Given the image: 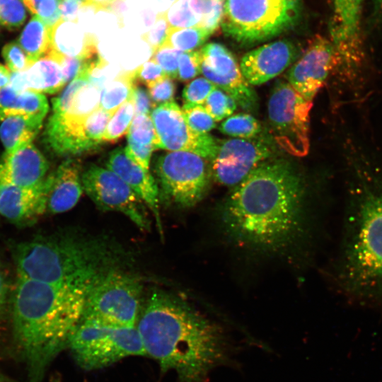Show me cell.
<instances>
[{
  "label": "cell",
  "mask_w": 382,
  "mask_h": 382,
  "mask_svg": "<svg viewBox=\"0 0 382 382\" xmlns=\"http://www.w3.org/2000/svg\"><path fill=\"white\" fill-rule=\"evenodd\" d=\"M306 187L288 161L269 158L236 185L220 209L225 232L242 246L280 250L299 235Z\"/></svg>",
  "instance_id": "obj_1"
},
{
  "label": "cell",
  "mask_w": 382,
  "mask_h": 382,
  "mask_svg": "<svg viewBox=\"0 0 382 382\" xmlns=\"http://www.w3.org/2000/svg\"><path fill=\"white\" fill-rule=\"evenodd\" d=\"M136 328L146 357L179 382H205L229 359L231 343L223 328L164 291L151 295Z\"/></svg>",
  "instance_id": "obj_2"
},
{
  "label": "cell",
  "mask_w": 382,
  "mask_h": 382,
  "mask_svg": "<svg viewBox=\"0 0 382 382\" xmlns=\"http://www.w3.org/2000/svg\"><path fill=\"white\" fill-rule=\"evenodd\" d=\"M91 289L52 284L17 277L12 296L14 344L28 382H41L81 323Z\"/></svg>",
  "instance_id": "obj_3"
},
{
  "label": "cell",
  "mask_w": 382,
  "mask_h": 382,
  "mask_svg": "<svg viewBox=\"0 0 382 382\" xmlns=\"http://www.w3.org/2000/svg\"><path fill=\"white\" fill-rule=\"evenodd\" d=\"M17 277L59 285L92 289L117 270L119 252L104 241L58 235L11 245Z\"/></svg>",
  "instance_id": "obj_4"
},
{
  "label": "cell",
  "mask_w": 382,
  "mask_h": 382,
  "mask_svg": "<svg viewBox=\"0 0 382 382\" xmlns=\"http://www.w3.org/2000/svg\"><path fill=\"white\" fill-rule=\"evenodd\" d=\"M352 188L340 262L348 291L382 297V179L363 176Z\"/></svg>",
  "instance_id": "obj_5"
},
{
  "label": "cell",
  "mask_w": 382,
  "mask_h": 382,
  "mask_svg": "<svg viewBox=\"0 0 382 382\" xmlns=\"http://www.w3.org/2000/svg\"><path fill=\"white\" fill-rule=\"evenodd\" d=\"M301 14V0H225L220 25L236 42L254 45L292 28Z\"/></svg>",
  "instance_id": "obj_6"
},
{
  "label": "cell",
  "mask_w": 382,
  "mask_h": 382,
  "mask_svg": "<svg viewBox=\"0 0 382 382\" xmlns=\"http://www.w3.org/2000/svg\"><path fill=\"white\" fill-rule=\"evenodd\" d=\"M67 348L77 365L86 371L103 369L129 357H146L136 327L86 320H81Z\"/></svg>",
  "instance_id": "obj_7"
},
{
  "label": "cell",
  "mask_w": 382,
  "mask_h": 382,
  "mask_svg": "<svg viewBox=\"0 0 382 382\" xmlns=\"http://www.w3.org/2000/svg\"><path fill=\"white\" fill-rule=\"evenodd\" d=\"M142 285L120 269L104 275L89 291L82 320L120 327H136L141 313Z\"/></svg>",
  "instance_id": "obj_8"
},
{
  "label": "cell",
  "mask_w": 382,
  "mask_h": 382,
  "mask_svg": "<svg viewBox=\"0 0 382 382\" xmlns=\"http://www.w3.org/2000/svg\"><path fill=\"white\" fill-rule=\"evenodd\" d=\"M313 101L305 99L288 82L277 81L267 103L270 129L274 142L286 153L298 157L310 147V112Z\"/></svg>",
  "instance_id": "obj_9"
},
{
  "label": "cell",
  "mask_w": 382,
  "mask_h": 382,
  "mask_svg": "<svg viewBox=\"0 0 382 382\" xmlns=\"http://www.w3.org/2000/svg\"><path fill=\"white\" fill-rule=\"evenodd\" d=\"M207 161L185 151H170L158 156L154 168L166 198L184 208L199 203L209 186L212 173Z\"/></svg>",
  "instance_id": "obj_10"
},
{
  "label": "cell",
  "mask_w": 382,
  "mask_h": 382,
  "mask_svg": "<svg viewBox=\"0 0 382 382\" xmlns=\"http://www.w3.org/2000/svg\"><path fill=\"white\" fill-rule=\"evenodd\" d=\"M364 0H330V40L337 52L340 75L358 76L364 62L361 21Z\"/></svg>",
  "instance_id": "obj_11"
},
{
  "label": "cell",
  "mask_w": 382,
  "mask_h": 382,
  "mask_svg": "<svg viewBox=\"0 0 382 382\" xmlns=\"http://www.w3.org/2000/svg\"><path fill=\"white\" fill-rule=\"evenodd\" d=\"M81 180L86 193L100 209L120 212L140 229L149 228L141 200L113 171L92 165L81 174Z\"/></svg>",
  "instance_id": "obj_12"
},
{
  "label": "cell",
  "mask_w": 382,
  "mask_h": 382,
  "mask_svg": "<svg viewBox=\"0 0 382 382\" xmlns=\"http://www.w3.org/2000/svg\"><path fill=\"white\" fill-rule=\"evenodd\" d=\"M150 117L158 137V149L190 151L210 161L214 157L219 141L209 134L193 131L183 110L174 101L155 107Z\"/></svg>",
  "instance_id": "obj_13"
},
{
  "label": "cell",
  "mask_w": 382,
  "mask_h": 382,
  "mask_svg": "<svg viewBox=\"0 0 382 382\" xmlns=\"http://www.w3.org/2000/svg\"><path fill=\"white\" fill-rule=\"evenodd\" d=\"M272 149L262 139H229L219 142L211 160V173L224 185L236 186L263 161L271 158Z\"/></svg>",
  "instance_id": "obj_14"
},
{
  "label": "cell",
  "mask_w": 382,
  "mask_h": 382,
  "mask_svg": "<svg viewBox=\"0 0 382 382\" xmlns=\"http://www.w3.org/2000/svg\"><path fill=\"white\" fill-rule=\"evenodd\" d=\"M337 66V56L332 42L318 35L289 69L287 81L305 99L313 101Z\"/></svg>",
  "instance_id": "obj_15"
},
{
  "label": "cell",
  "mask_w": 382,
  "mask_h": 382,
  "mask_svg": "<svg viewBox=\"0 0 382 382\" xmlns=\"http://www.w3.org/2000/svg\"><path fill=\"white\" fill-rule=\"evenodd\" d=\"M201 73L243 108L255 106L257 95L243 76L233 54L223 45L212 42L200 50Z\"/></svg>",
  "instance_id": "obj_16"
},
{
  "label": "cell",
  "mask_w": 382,
  "mask_h": 382,
  "mask_svg": "<svg viewBox=\"0 0 382 382\" xmlns=\"http://www.w3.org/2000/svg\"><path fill=\"white\" fill-rule=\"evenodd\" d=\"M44 139L49 148L59 155L86 152L103 143L93 129L89 115L75 117L54 112L46 125Z\"/></svg>",
  "instance_id": "obj_17"
},
{
  "label": "cell",
  "mask_w": 382,
  "mask_h": 382,
  "mask_svg": "<svg viewBox=\"0 0 382 382\" xmlns=\"http://www.w3.org/2000/svg\"><path fill=\"white\" fill-rule=\"evenodd\" d=\"M299 56L300 50L295 43L281 40L246 53L240 67L250 85H260L279 75Z\"/></svg>",
  "instance_id": "obj_18"
},
{
  "label": "cell",
  "mask_w": 382,
  "mask_h": 382,
  "mask_svg": "<svg viewBox=\"0 0 382 382\" xmlns=\"http://www.w3.org/2000/svg\"><path fill=\"white\" fill-rule=\"evenodd\" d=\"M45 180L34 188L0 180V217L18 226L35 221L47 211V187Z\"/></svg>",
  "instance_id": "obj_19"
},
{
  "label": "cell",
  "mask_w": 382,
  "mask_h": 382,
  "mask_svg": "<svg viewBox=\"0 0 382 382\" xmlns=\"http://www.w3.org/2000/svg\"><path fill=\"white\" fill-rule=\"evenodd\" d=\"M106 166L107 168L117 174L149 208L161 233L158 188L149 171L136 163L129 156L125 147H117L112 151L108 156Z\"/></svg>",
  "instance_id": "obj_20"
},
{
  "label": "cell",
  "mask_w": 382,
  "mask_h": 382,
  "mask_svg": "<svg viewBox=\"0 0 382 382\" xmlns=\"http://www.w3.org/2000/svg\"><path fill=\"white\" fill-rule=\"evenodd\" d=\"M49 164L33 144L4 155L0 161V180L25 188L39 187L46 178Z\"/></svg>",
  "instance_id": "obj_21"
},
{
  "label": "cell",
  "mask_w": 382,
  "mask_h": 382,
  "mask_svg": "<svg viewBox=\"0 0 382 382\" xmlns=\"http://www.w3.org/2000/svg\"><path fill=\"white\" fill-rule=\"evenodd\" d=\"M45 180L47 187V211L60 214L78 203L83 188L80 166L76 160L63 161Z\"/></svg>",
  "instance_id": "obj_22"
},
{
  "label": "cell",
  "mask_w": 382,
  "mask_h": 382,
  "mask_svg": "<svg viewBox=\"0 0 382 382\" xmlns=\"http://www.w3.org/2000/svg\"><path fill=\"white\" fill-rule=\"evenodd\" d=\"M64 85L59 63L46 54L27 69L13 72L8 86L18 92L32 91L53 94L59 91Z\"/></svg>",
  "instance_id": "obj_23"
},
{
  "label": "cell",
  "mask_w": 382,
  "mask_h": 382,
  "mask_svg": "<svg viewBox=\"0 0 382 382\" xmlns=\"http://www.w3.org/2000/svg\"><path fill=\"white\" fill-rule=\"evenodd\" d=\"M100 90L78 76L52 100V112L86 117L100 108Z\"/></svg>",
  "instance_id": "obj_24"
},
{
  "label": "cell",
  "mask_w": 382,
  "mask_h": 382,
  "mask_svg": "<svg viewBox=\"0 0 382 382\" xmlns=\"http://www.w3.org/2000/svg\"><path fill=\"white\" fill-rule=\"evenodd\" d=\"M98 51L96 37L83 32L77 23L60 20L50 28L48 52L74 57L90 55Z\"/></svg>",
  "instance_id": "obj_25"
},
{
  "label": "cell",
  "mask_w": 382,
  "mask_h": 382,
  "mask_svg": "<svg viewBox=\"0 0 382 382\" xmlns=\"http://www.w3.org/2000/svg\"><path fill=\"white\" fill-rule=\"evenodd\" d=\"M129 156L144 169L149 170L153 151L158 149V137L150 115H134L127 132Z\"/></svg>",
  "instance_id": "obj_26"
},
{
  "label": "cell",
  "mask_w": 382,
  "mask_h": 382,
  "mask_svg": "<svg viewBox=\"0 0 382 382\" xmlns=\"http://www.w3.org/2000/svg\"><path fill=\"white\" fill-rule=\"evenodd\" d=\"M49 110L45 96L32 91L18 92L8 86L0 91V121L15 115L44 117Z\"/></svg>",
  "instance_id": "obj_27"
},
{
  "label": "cell",
  "mask_w": 382,
  "mask_h": 382,
  "mask_svg": "<svg viewBox=\"0 0 382 382\" xmlns=\"http://www.w3.org/2000/svg\"><path fill=\"white\" fill-rule=\"evenodd\" d=\"M44 117L32 115H15L2 120L0 139L4 146V155L16 152L31 144L42 127Z\"/></svg>",
  "instance_id": "obj_28"
},
{
  "label": "cell",
  "mask_w": 382,
  "mask_h": 382,
  "mask_svg": "<svg viewBox=\"0 0 382 382\" xmlns=\"http://www.w3.org/2000/svg\"><path fill=\"white\" fill-rule=\"evenodd\" d=\"M50 42V28L36 16L28 21L18 39L30 66L47 53Z\"/></svg>",
  "instance_id": "obj_29"
},
{
  "label": "cell",
  "mask_w": 382,
  "mask_h": 382,
  "mask_svg": "<svg viewBox=\"0 0 382 382\" xmlns=\"http://www.w3.org/2000/svg\"><path fill=\"white\" fill-rule=\"evenodd\" d=\"M136 83L134 70L120 73L101 89L100 108L113 114L124 103L131 100Z\"/></svg>",
  "instance_id": "obj_30"
},
{
  "label": "cell",
  "mask_w": 382,
  "mask_h": 382,
  "mask_svg": "<svg viewBox=\"0 0 382 382\" xmlns=\"http://www.w3.org/2000/svg\"><path fill=\"white\" fill-rule=\"evenodd\" d=\"M210 35L205 29L199 26L170 28L163 45L181 52L194 51L195 48L203 45Z\"/></svg>",
  "instance_id": "obj_31"
},
{
  "label": "cell",
  "mask_w": 382,
  "mask_h": 382,
  "mask_svg": "<svg viewBox=\"0 0 382 382\" xmlns=\"http://www.w3.org/2000/svg\"><path fill=\"white\" fill-rule=\"evenodd\" d=\"M134 115L133 102L129 100L124 103L110 118L103 141L115 143L127 134Z\"/></svg>",
  "instance_id": "obj_32"
},
{
  "label": "cell",
  "mask_w": 382,
  "mask_h": 382,
  "mask_svg": "<svg viewBox=\"0 0 382 382\" xmlns=\"http://www.w3.org/2000/svg\"><path fill=\"white\" fill-rule=\"evenodd\" d=\"M219 130L224 134L240 139L255 138L261 132L260 122L252 115L239 113L224 121Z\"/></svg>",
  "instance_id": "obj_33"
},
{
  "label": "cell",
  "mask_w": 382,
  "mask_h": 382,
  "mask_svg": "<svg viewBox=\"0 0 382 382\" xmlns=\"http://www.w3.org/2000/svg\"><path fill=\"white\" fill-rule=\"evenodd\" d=\"M225 0H191L193 11L200 17L199 27L213 33L221 25Z\"/></svg>",
  "instance_id": "obj_34"
},
{
  "label": "cell",
  "mask_w": 382,
  "mask_h": 382,
  "mask_svg": "<svg viewBox=\"0 0 382 382\" xmlns=\"http://www.w3.org/2000/svg\"><path fill=\"white\" fill-rule=\"evenodd\" d=\"M166 16L170 28L199 26L201 21L191 6V0H176L166 11Z\"/></svg>",
  "instance_id": "obj_35"
},
{
  "label": "cell",
  "mask_w": 382,
  "mask_h": 382,
  "mask_svg": "<svg viewBox=\"0 0 382 382\" xmlns=\"http://www.w3.org/2000/svg\"><path fill=\"white\" fill-rule=\"evenodd\" d=\"M204 105L216 122L230 116L236 109L238 104L231 96L216 87L211 92Z\"/></svg>",
  "instance_id": "obj_36"
},
{
  "label": "cell",
  "mask_w": 382,
  "mask_h": 382,
  "mask_svg": "<svg viewBox=\"0 0 382 382\" xmlns=\"http://www.w3.org/2000/svg\"><path fill=\"white\" fill-rule=\"evenodd\" d=\"M182 110L187 123L197 133L208 134L216 127V121L204 105L183 104Z\"/></svg>",
  "instance_id": "obj_37"
},
{
  "label": "cell",
  "mask_w": 382,
  "mask_h": 382,
  "mask_svg": "<svg viewBox=\"0 0 382 382\" xmlns=\"http://www.w3.org/2000/svg\"><path fill=\"white\" fill-rule=\"evenodd\" d=\"M25 6L51 28L61 20L60 0H23Z\"/></svg>",
  "instance_id": "obj_38"
},
{
  "label": "cell",
  "mask_w": 382,
  "mask_h": 382,
  "mask_svg": "<svg viewBox=\"0 0 382 382\" xmlns=\"http://www.w3.org/2000/svg\"><path fill=\"white\" fill-rule=\"evenodd\" d=\"M27 17L23 0H0V24L8 29L22 25Z\"/></svg>",
  "instance_id": "obj_39"
},
{
  "label": "cell",
  "mask_w": 382,
  "mask_h": 382,
  "mask_svg": "<svg viewBox=\"0 0 382 382\" xmlns=\"http://www.w3.org/2000/svg\"><path fill=\"white\" fill-rule=\"evenodd\" d=\"M215 88V85L206 78L199 77L192 80L183 91L184 104L204 105Z\"/></svg>",
  "instance_id": "obj_40"
},
{
  "label": "cell",
  "mask_w": 382,
  "mask_h": 382,
  "mask_svg": "<svg viewBox=\"0 0 382 382\" xmlns=\"http://www.w3.org/2000/svg\"><path fill=\"white\" fill-rule=\"evenodd\" d=\"M170 28L166 11L160 12L150 30L141 35V39L149 45L152 53L163 45Z\"/></svg>",
  "instance_id": "obj_41"
},
{
  "label": "cell",
  "mask_w": 382,
  "mask_h": 382,
  "mask_svg": "<svg viewBox=\"0 0 382 382\" xmlns=\"http://www.w3.org/2000/svg\"><path fill=\"white\" fill-rule=\"evenodd\" d=\"M200 50L182 52L178 62V79L188 81L201 73Z\"/></svg>",
  "instance_id": "obj_42"
},
{
  "label": "cell",
  "mask_w": 382,
  "mask_h": 382,
  "mask_svg": "<svg viewBox=\"0 0 382 382\" xmlns=\"http://www.w3.org/2000/svg\"><path fill=\"white\" fill-rule=\"evenodd\" d=\"M181 51L174 48L162 46L155 51L151 58L158 63L170 78L178 79V62Z\"/></svg>",
  "instance_id": "obj_43"
},
{
  "label": "cell",
  "mask_w": 382,
  "mask_h": 382,
  "mask_svg": "<svg viewBox=\"0 0 382 382\" xmlns=\"http://www.w3.org/2000/svg\"><path fill=\"white\" fill-rule=\"evenodd\" d=\"M154 107L173 101L176 86L173 79L166 76L146 87Z\"/></svg>",
  "instance_id": "obj_44"
},
{
  "label": "cell",
  "mask_w": 382,
  "mask_h": 382,
  "mask_svg": "<svg viewBox=\"0 0 382 382\" xmlns=\"http://www.w3.org/2000/svg\"><path fill=\"white\" fill-rule=\"evenodd\" d=\"M2 56L8 68L13 72L23 71L30 66L28 57L17 42H11L2 49Z\"/></svg>",
  "instance_id": "obj_45"
},
{
  "label": "cell",
  "mask_w": 382,
  "mask_h": 382,
  "mask_svg": "<svg viewBox=\"0 0 382 382\" xmlns=\"http://www.w3.org/2000/svg\"><path fill=\"white\" fill-rule=\"evenodd\" d=\"M134 71L136 83H143L146 87L167 76L161 66L151 59L134 69Z\"/></svg>",
  "instance_id": "obj_46"
},
{
  "label": "cell",
  "mask_w": 382,
  "mask_h": 382,
  "mask_svg": "<svg viewBox=\"0 0 382 382\" xmlns=\"http://www.w3.org/2000/svg\"><path fill=\"white\" fill-rule=\"evenodd\" d=\"M131 100L134 106L135 115H148L154 108L147 90L136 83L134 86Z\"/></svg>",
  "instance_id": "obj_47"
},
{
  "label": "cell",
  "mask_w": 382,
  "mask_h": 382,
  "mask_svg": "<svg viewBox=\"0 0 382 382\" xmlns=\"http://www.w3.org/2000/svg\"><path fill=\"white\" fill-rule=\"evenodd\" d=\"M82 8V0H61L59 4L61 20L77 23L79 11Z\"/></svg>",
  "instance_id": "obj_48"
},
{
  "label": "cell",
  "mask_w": 382,
  "mask_h": 382,
  "mask_svg": "<svg viewBox=\"0 0 382 382\" xmlns=\"http://www.w3.org/2000/svg\"><path fill=\"white\" fill-rule=\"evenodd\" d=\"M8 281L0 262V316L5 308L8 299Z\"/></svg>",
  "instance_id": "obj_49"
},
{
  "label": "cell",
  "mask_w": 382,
  "mask_h": 382,
  "mask_svg": "<svg viewBox=\"0 0 382 382\" xmlns=\"http://www.w3.org/2000/svg\"><path fill=\"white\" fill-rule=\"evenodd\" d=\"M370 14L374 23H382V0H371Z\"/></svg>",
  "instance_id": "obj_50"
},
{
  "label": "cell",
  "mask_w": 382,
  "mask_h": 382,
  "mask_svg": "<svg viewBox=\"0 0 382 382\" xmlns=\"http://www.w3.org/2000/svg\"><path fill=\"white\" fill-rule=\"evenodd\" d=\"M116 0H90L86 8H91L97 12L98 11H108L110 6Z\"/></svg>",
  "instance_id": "obj_51"
},
{
  "label": "cell",
  "mask_w": 382,
  "mask_h": 382,
  "mask_svg": "<svg viewBox=\"0 0 382 382\" xmlns=\"http://www.w3.org/2000/svg\"><path fill=\"white\" fill-rule=\"evenodd\" d=\"M11 74L7 66L0 64V91L9 85Z\"/></svg>",
  "instance_id": "obj_52"
},
{
  "label": "cell",
  "mask_w": 382,
  "mask_h": 382,
  "mask_svg": "<svg viewBox=\"0 0 382 382\" xmlns=\"http://www.w3.org/2000/svg\"><path fill=\"white\" fill-rule=\"evenodd\" d=\"M50 382H61V378L59 375L57 376H53Z\"/></svg>",
  "instance_id": "obj_53"
},
{
  "label": "cell",
  "mask_w": 382,
  "mask_h": 382,
  "mask_svg": "<svg viewBox=\"0 0 382 382\" xmlns=\"http://www.w3.org/2000/svg\"><path fill=\"white\" fill-rule=\"evenodd\" d=\"M90 0H82L83 2V8H85L86 7L87 4L89 2Z\"/></svg>",
  "instance_id": "obj_54"
},
{
  "label": "cell",
  "mask_w": 382,
  "mask_h": 382,
  "mask_svg": "<svg viewBox=\"0 0 382 382\" xmlns=\"http://www.w3.org/2000/svg\"><path fill=\"white\" fill-rule=\"evenodd\" d=\"M84 382H87V381H84Z\"/></svg>",
  "instance_id": "obj_55"
}]
</instances>
